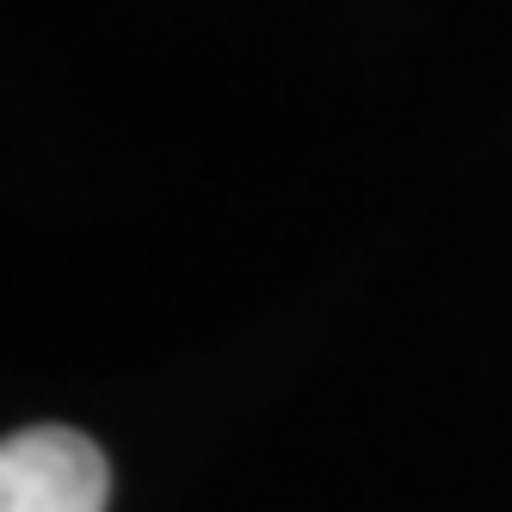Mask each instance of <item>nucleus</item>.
<instances>
[{
  "mask_svg": "<svg viewBox=\"0 0 512 512\" xmlns=\"http://www.w3.org/2000/svg\"><path fill=\"white\" fill-rule=\"evenodd\" d=\"M112 463L75 426H19L0 445V512H105Z\"/></svg>",
  "mask_w": 512,
  "mask_h": 512,
  "instance_id": "f257e3e1",
  "label": "nucleus"
}]
</instances>
